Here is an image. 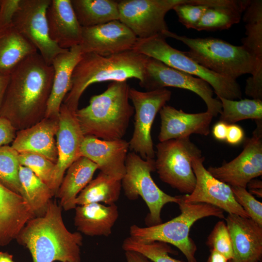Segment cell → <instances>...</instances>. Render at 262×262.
I'll use <instances>...</instances> for the list:
<instances>
[{
  "label": "cell",
  "mask_w": 262,
  "mask_h": 262,
  "mask_svg": "<svg viewBox=\"0 0 262 262\" xmlns=\"http://www.w3.org/2000/svg\"><path fill=\"white\" fill-rule=\"evenodd\" d=\"M54 70L37 51L23 59L10 75L0 116L16 131L33 125L45 117Z\"/></svg>",
  "instance_id": "cell-1"
},
{
  "label": "cell",
  "mask_w": 262,
  "mask_h": 262,
  "mask_svg": "<svg viewBox=\"0 0 262 262\" xmlns=\"http://www.w3.org/2000/svg\"><path fill=\"white\" fill-rule=\"evenodd\" d=\"M62 210L51 199L45 213L30 219L16 237L29 250L33 262H81L82 235L67 229Z\"/></svg>",
  "instance_id": "cell-2"
},
{
  "label": "cell",
  "mask_w": 262,
  "mask_h": 262,
  "mask_svg": "<svg viewBox=\"0 0 262 262\" xmlns=\"http://www.w3.org/2000/svg\"><path fill=\"white\" fill-rule=\"evenodd\" d=\"M148 58L132 49L108 56L82 54L73 72L71 88L63 104L75 112L82 93L94 83L127 81L131 78L142 82Z\"/></svg>",
  "instance_id": "cell-3"
},
{
  "label": "cell",
  "mask_w": 262,
  "mask_h": 262,
  "mask_svg": "<svg viewBox=\"0 0 262 262\" xmlns=\"http://www.w3.org/2000/svg\"><path fill=\"white\" fill-rule=\"evenodd\" d=\"M127 81L112 82L101 94L92 96L88 105L75 112L84 136L113 140L126 133L134 108L129 102Z\"/></svg>",
  "instance_id": "cell-4"
},
{
  "label": "cell",
  "mask_w": 262,
  "mask_h": 262,
  "mask_svg": "<svg viewBox=\"0 0 262 262\" xmlns=\"http://www.w3.org/2000/svg\"><path fill=\"white\" fill-rule=\"evenodd\" d=\"M162 35L181 42L189 48L184 53L203 67L223 77L236 81L243 75L251 74L254 60L243 46L233 45L213 37L190 38L169 30Z\"/></svg>",
  "instance_id": "cell-5"
},
{
  "label": "cell",
  "mask_w": 262,
  "mask_h": 262,
  "mask_svg": "<svg viewBox=\"0 0 262 262\" xmlns=\"http://www.w3.org/2000/svg\"><path fill=\"white\" fill-rule=\"evenodd\" d=\"M180 199L178 203L180 214L164 223L140 227L136 225L130 227L132 238L144 243L158 241L171 244L184 254L188 262H197L195 257L197 249L194 241L189 236L190 229L197 220L209 216L225 219L224 211L206 203H187Z\"/></svg>",
  "instance_id": "cell-6"
},
{
  "label": "cell",
  "mask_w": 262,
  "mask_h": 262,
  "mask_svg": "<svg viewBox=\"0 0 262 262\" xmlns=\"http://www.w3.org/2000/svg\"><path fill=\"white\" fill-rule=\"evenodd\" d=\"M132 49L204 80L213 89L218 98L231 100L242 98L241 87L236 81L223 77L200 66L183 51L171 47L162 34L147 38H137Z\"/></svg>",
  "instance_id": "cell-7"
},
{
  "label": "cell",
  "mask_w": 262,
  "mask_h": 262,
  "mask_svg": "<svg viewBox=\"0 0 262 262\" xmlns=\"http://www.w3.org/2000/svg\"><path fill=\"white\" fill-rule=\"evenodd\" d=\"M125 165V174L121 180L125 196L130 200L140 196L144 200L149 211L145 219L147 227L162 223V209L168 203L178 204L180 196L167 194L155 183L151 175L155 171V159L145 160L131 152L128 153Z\"/></svg>",
  "instance_id": "cell-8"
},
{
  "label": "cell",
  "mask_w": 262,
  "mask_h": 262,
  "mask_svg": "<svg viewBox=\"0 0 262 262\" xmlns=\"http://www.w3.org/2000/svg\"><path fill=\"white\" fill-rule=\"evenodd\" d=\"M155 171L161 180L180 193L190 194L196 183L192 166L202 151L190 136L160 142L156 145Z\"/></svg>",
  "instance_id": "cell-9"
},
{
  "label": "cell",
  "mask_w": 262,
  "mask_h": 262,
  "mask_svg": "<svg viewBox=\"0 0 262 262\" xmlns=\"http://www.w3.org/2000/svg\"><path fill=\"white\" fill-rule=\"evenodd\" d=\"M166 88L145 92L130 87L129 98L134 110V130L129 149L145 160H153L155 151L151 135L155 116L171 97Z\"/></svg>",
  "instance_id": "cell-10"
},
{
  "label": "cell",
  "mask_w": 262,
  "mask_h": 262,
  "mask_svg": "<svg viewBox=\"0 0 262 262\" xmlns=\"http://www.w3.org/2000/svg\"><path fill=\"white\" fill-rule=\"evenodd\" d=\"M139 85L147 91L172 87L192 91L204 101L207 112L213 117L222 111L220 101L213 97L212 87L204 80L167 66L163 62L148 57L144 78Z\"/></svg>",
  "instance_id": "cell-11"
},
{
  "label": "cell",
  "mask_w": 262,
  "mask_h": 262,
  "mask_svg": "<svg viewBox=\"0 0 262 262\" xmlns=\"http://www.w3.org/2000/svg\"><path fill=\"white\" fill-rule=\"evenodd\" d=\"M50 0H20L12 25L38 50L45 62L51 65L53 59L67 49L60 48L50 38L46 17Z\"/></svg>",
  "instance_id": "cell-12"
},
{
  "label": "cell",
  "mask_w": 262,
  "mask_h": 262,
  "mask_svg": "<svg viewBox=\"0 0 262 262\" xmlns=\"http://www.w3.org/2000/svg\"><path fill=\"white\" fill-rule=\"evenodd\" d=\"M185 0H122L118 1L119 20L138 38H147L168 30L167 13Z\"/></svg>",
  "instance_id": "cell-13"
},
{
  "label": "cell",
  "mask_w": 262,
  "mask_h": 262,
  "mask_svg": "<svg viewBox=\"0 0 262 262\" xmlns=\"http://www.w3.org/2000/svg\"><path fill=\"white\" fill-rule=\"evenodd\" d=\"M257 127L247 139L242 152L232 161L208 171L215 178L230 186L246 188L252 179L262 175V119L256 120Z\"/></svg>",
  "instance_id": "cell-14"
},
{
  "label": "cell",
  "mask_w": 262,
  "mask_h": 262,
  "mask_svg": "<svg viewBox=\"0 0 262 262\" xmlns=\"http://www.w3.org/2000/svg\"><path fill=\"white\" fill-rule=\"evenodd\" d=\"M204 157L193 160L192 166L196 178L195 187L190 194L180 196L187 203H206L217 207L229 214L249 218L236 201L231 187L215 178L206 169Z\"/></svg>",
  "instance_id": "cell-15"
},
{
  "label": "cell",
  "mask_w": 262,
  "mask_h": 262,
  "mask_svg": "<svg viewBox=\"0 0 262 262\" xmlns=\"http://www.w3.org/2000/svg\"><path fill=\"white\" fill-rule=\"evenodd\" d=\"M137 38L128 27L116 20L93 27H82L79 45L82 54L94 53L108 56L132 49Z\"/></svg>",
  "instance_id": "cell-16"
},
{
  "label": "cell",
  "mask_w": 262,
  "mask_h": 262,
  "mask_svg": "<svg viewBox=\"0 0 262 262\" xmlns=\"http://www.w3.org/2000/svg\"><path fill=\"white\" fill-rule=\"evenodd\" d=\"M84 136L75 112L62 103L56 136L58 158L51 187L54 195L61 184L66 171L81 157L80 147Z\"/></svg>",
  "instance_id": "cell-17"
},
{
  "label": "cell",
  "mask_w": 262,
  "mask_h": 262,
  "mask_svg": "<svg viewBox=\"0 0 262 262\" xmlns=\"http://www.w3.org/2000/svg\"><path fill=\"white\" fill-rule=\"evenodd\" d=\"M246 37L242 45L254 60L251 76L246 81L245 94L254 99L262 100V0H250L243 14Z\"/></svg>",
  "instance_id": "cell-18"
},
{
  "label": "cell",
  "mask_w": 262,
  "mask_h": 262,
  "mask_svg": "<svg viewBox=\"0 0 262 262\" xmlns=\"http://www.w3.org/2000/svg\"><path fill=\"white\" fill-rule=\"evenodd\" d=\"M129 149V142L123 139L105 140L85 135L81 144L80 155L96 164L100 172L121 180L126 172Z\"/></svg>",
  "instance_id": "cell-19"
},
{
  "label": "cell",
  "mask_w": 262,
  "mask_h": 262,
  "mask_svg": "<svg viewBox=\"0 0 262 262\" xmlns=\"http://www.w3.org/2000/svg\"><path fill=\"white\" fill-rule=\"evenodd\" d=\"M230 236L233 258L229 262H258L262 255V227L253 220L228 213L225 218Z\"/></svg>",
  "instance_id": "cell-20"
},
{
  "label": "cell",
  "mask_w": 262,
  "mask_h": 262,
  "mask_svg": "<svg viewBox=\"0 0 262 262\" xmlns=\"http://www.w3.org/2000/svg\"><path fill=\"white\" fill-rule=\"evenodd\" d=\"M161 118L159 142L190 136H207L213 116L208 112L191 114L165 105L159 111Z\"/></svg>",
  "instance_id": "cell-21"
},
{
  "label": "cell",
  "mask_w": 262,
  "mask_h": 262,
  "mask_svg": "<svg viewBox=\"0 0 262 262\" xmlns=\"http://www.w3.org/2000/svg\"><path fill=\"white\" fill-rule=\"evenodd\" d=\"M58 128L59 117H44L31 127L17 131L11 146L18 153H37L56 164L58 153L55 138Z\"/></svg>",
  "instance_id": "cell-22"
},
{
  "label": "cell",
  "mask_w": 262,
  "mask_h": 262,
  "mask_svg": "<svg viewBox=\"0 0 262 262\" xmlns=\"http://www.w3.org/2000/svg\"><path fill=\"white\" fill-rule=\"evenodd\" d=\"M46 17L49 37L60 48L69 49L80 44L82 27L71 0H50Z\"/></svg>",
  "instance_id": "cell-23"
},
{
  "label": "cell",
  "mask_w": 262,
  "mask_h": 262,
  "mask_svg": "<svg viewBox=\"0 0 262 262\" xmlns=\"http://www.w3.org/2000/svg\"><path fill=\"white\" fill-rule=\"evenodd\" d=\"M35 215L27 201L0 181V246L16 239Z\"/></svg>",
  "instance_id": "cell-24"
},
{
  "label": "cell",
  "mask_w": 262,
  "mask_h": 262,
  "mask_svg": "<svg viewBox=\"0 0 262 262\" xmlns=\"http://www.w3.org/2000/svg\"><path fill=\"white\" fill-rule=\"evenodd\" d=\"M82 54L80 45H77L53 59L52 86L45 117L58 118L61 106L71 88L73 72Z\"/></svg>",
  "instance_id": "cell-25"
},
{
  "label": "cell",
  "mask_w": 262,
  "mask_h": 262,
  "mask_svg": "<svg viewBox=\"0 0 262 262\" xmlns=\"http://www.w3.org/2000/svg\"><path fill=\"white\" fill-rule=\"evenodd\" d=\"M74 225L78 231L89 236H109L118 217L115 204L105 206L93 203L77 206Z\"/></svg>",
  "instance_id": "cell-26"
},
{
  "label": "cell",
  "mask_w": 262,
  "mask_h": 262,
  "mask_svg": "<svg viewBox=\"0 0 262 262\" xmlns=\"http://www.w3.org/2000/svg\"><path fill=\"white\" fill-rule=\"evenodd\" d=\"M98 166L88 158L81 156L67 169L55 196L65 211L75 209V200L79 193L92 180Z\"/></svg>",
  "instance_id": "cell-27"
},
{
  "label": "cell",
  "mask_w": 262,
  "mask_h": 262,
  "mask_svg": "<svg viewBox=\"0 0 262 262\" xmlns=\"http://www.w3.org/2000/svg\"><path fill=\"white\" fill-rule=\"evenodd\" d=\"M250 0H219L205 12L195 30L215 31L227 30L240 22Z\"/></svg>",
  "instance_id": "cell-28"
},
{
  "label": "cell",
  "mask_w": 262,
  "mask_h": 262,
  "mask_svg": "<svg viewBox=\"0 0 262 262\" xmlns=\"http://www.w3.org/2000/svg\"><path fill=\"white\" fill-rule=\"evenodd\" d=\"M36 51L13 25L0 31V74L10 75L23 59Z\"/></svg>",
  "instance_id": "cell-29"
},
{
  "label": "cell",
  "mask_w": 262,
  "mask_h": 262,
  "mask_svg": "<svg viewBox=\"0 0 262 262\" xmlns=\"http://www.w3.org/2000/svg\"><path fill=\"white\" fill-rule=\"evenodd\" d=\"M71 3L78 21L82 28L119 20L118 1L71 0Z\"/></svg>",
  "instance_id": "cell-30"
},
{
  "label": "cell",
  "mask_w": 262,
  "mask_h": 262,
  "mask_svg": "<svg viewBox=\"0 0 262 262\" xmlns=\"http://www.w3.org/2000/svg\"><path fill=\"white\" fill-rule=\"evenodd\" d=\"M19 180L21 196L27 201L35 216L43 215L54 196L49 186L29 168L20 165Z\"/></svg>",
  "instance_id": "cell-31"
},
{
  "label": "cell",
  "mask_w": 262,
  "mask_h": 262,
  "mask_svg": "<svg viewBox=\"0 0 262 262\" xmlns=\"http://www.w3.org/2000/svg\"><path fill=\"white\" fill-rule=\"evenodd\" d=\"M121 188V180L100 172L79 193L75 203L77 206L100 202L108 205L115 204L119 198Z\"/></svg>",
  "instance_id": "cell-32"
},
{
  "label": "cell",
  "mask_w": 262,
  "mask_h": 262,
  "mask_svg": "<svg viewBox=\"0 0 262 262\" xmlns=\"http://www.w3.org/2000/svg\"><path fill=\"white\" fill-rule=\"evenodd\" d=\"M222 105L219 121L227 125L246 119H262V100L244 99L239 100L219 98Z\"/></svg>",
  "instance_id": "cell-33"
},
{
  "label": "cell",
  "mask_w": 262,
  "mask_h": 262,
  "mask_svg": "<svg viewBox=\"0 0 262 262\" xmlns=\"http://www.w3.org/2000/svg\"><path fill=\"white\" fill-rule=\"evenodd\" d=\"M19 166L18 153L11 146L0 147V181L21 196L18 176Z\"/></svg>",
  "instance_id": "cell-34"
},
{
  "label": "cell",
  "mask_w": 262,
  "mask_h": 262,
  "mask_svg": "<svg viewBox=\"0 0 262 262\" xmlns=\"http://www.w3.org/2000/svg\"><path fill=\"white\" fill-rule=\"evenodd\" d=\"M122 248L125 251L138 252L153 262H180L168 255L169 253H173V251L167 244L164 242L144 243L130 236L124 240Z\"/></svg>",
  "instance_id": "cell-35"
},
{
  "label": "cell",
  "mask_w": 262,
  "mask_h": 262,
  "mask_svg": "<svg viewBox=\"0 0 262 262\" xmlns=\"http://www.w3.org/2000/svg\"><path fill=\"white\" fill-rule=\"evenodd\" d=\"M219 0H185L174 7L179 21L186 28L195 30L203 15Z\"/></svg>",
  "instance_id": "cell-36"
},
{
  "label": "cell",
  "mask_w": 262,
  "mask_h": 262,
  "mask_svg": "<svg viewBox=\"0 0 262 262\" xmlns=\"http://www.w3.org/2000/svg\"><path fill=\"white\" fill-rule=\"evenodd\" d=\"M18 161L20 165L30 169L51 189L55 163L42 155L33 152L18 153Z\"/></svg>",
  "instance_id": "cell-37"
},
{
  "label": "cell",
  "mask_w": 262,
  "mask_h": 262,
  "mask_svg": "<svg viewBox=\"0 0 262 262\" xmlns=\"http://www.w3.org/2000/svg\"><path fill=\"white\" fill-rule=\"evenodd\" d=\"M207 245L223 255L228 261L233 258V248L230 236L224 221H218L209 235Z\"/></svg>",
  "instance_id": "cell-38"
},
{
  "label": "cell",
  "mask_w": 262,
  "mask_h": 262,
  "mask_svg": "<svg viewBox=\"0 0 262 262\" xmlns=\"http://www.w3.org/2000/svg\"><path fill=\"white\" fill-rule=\"evenodd\" d=\"M230 187L237 203L246 212L250 219L262 227V203L257 200L245 188Z\"/></svg>",
  "instance_id": "cell-39"
},
{
  "label": "cell",
  "mask_w": 262,
  "mask_h": 262,
  "mask_svg": "<svg viewBox=\"0 0 262 262\" xmlns=\"http://www.w3.org/2000/svg\"><path fill=\"white\" fill-rule=\"evenodd\" d=\"M20 0H0V31L13 25L14 16Z\"/></svg>",
  "instance_id": "cell-40"
},
{
  "label": "cell",
  "mask_w": 262,
  "mask_h": 262,
  "mask_svg": "<svg viewBox=\"0 0 262 262\" xmlns=\"http://www.w3.org/2000/svg\"><path fill=\"white\" fill-rule=\"evenodd\" d=\"M16 131L8 120L0 116V147L12 143L16 137Z\"/></svg>",
  "instance_id": "cell-41"
},
{
  "label": "cell",
  "mask_w": 262,
  "mask_h": 262,
  "mask_svg": "<svg viewBox=\"0 0 262 262\" xmlns=\"http://www.w3.org/2000/svg\"><path fill=\"white\" fill-rule=\"evenodd\" d=\"M244 131L243 129L238 125H228L226 140L232 145H238L244 138Z\"/></svg>",
  "instance_id": "cell-42"
},
{
  "label": "cell",
  "mask_w": 262,
  "mask_h": 262,
  "mask_svg": "<svg viewBox=\"0 0 262 262\" xmlns=\"http://www.w3.org/2000/svg\"><path fill=\"white\" fill-rule=\"evenodd\" d=\"M228 126V125L223 122H217L213 129V134L214 137L219 141L225 140Z\"/></svg>",
  "instance_id": "cell-43"
},
{
  "label": "cell",
  "mask_w": 262,
  "mask_h": 262,
  "mask_svg": "<svg viewBox=\"0 0 262 262\" xmlns=\"http://www.w3.org/2000/svg\"><path fill=\"white\" fill-rule=\"evenodd\" d=\"M249 189L248 191L252 195H256L257 196L262 197V181L255 179L251 180L247 184L246 187Z\"/></svg>",
  "instance_id": "cell-44"
},
{
  "label": "cell",
  "mask_w": 262,
  "mask_h": 262,
  "mask_svg": "<svg viewBox=\"0 0 262 262\" xmlns=\"http://www.w3.org/2000/svg\"><path fill=\"white\" fill-rule=\"evenodd\" d=\"M125 257L127 262H150L143 255L133 251H125Z\"/></svg>",
  "instance_id": "cell-45"
},
{
  "label": "cell",
  "mask_w": 262,
  "mask_h": 262,
  "mask_svg": "<svg viewBox=\"0 0 262 262\" xmlns=\"http://www.w3.org/2000/svg\"><path fill=\"white\" fill-rule=\"evenodd\" d=\"M9 78L10 75L0 74V111L9 83Z\"/></svg>",
  "instance_id": "cell-46"
},
{
  "label": "cell",
  "mask_w": 262,
  "mask_h": 262,
  "mask_svg": "<svg viewBox=\"0 0 262 262\" xmlns=\"http://www.w3.org/2000/svg\"><path fill=\"white\" fill-rule=\"evenodd\" d=\"M228 260L222 254L214 250H211L207 262H228Z\"/></svg>",
  "instance_id": "cell-47"
},
{
  "label": "cell",
  "mask_w": 262,
  "mask_h": 262,
  "mask_svg": "<svg viewBox=\"0 0 262 262\" xmlns=\"http://www.w3.org/2000/svg\"><path fill=\"white\" fill-rule=\"evenodd\" d=\"M0 262H15L12 255L7 252L0 251Z\"/></svg>",
  "instance_id": "cell-48"
}]
</instances>
